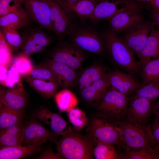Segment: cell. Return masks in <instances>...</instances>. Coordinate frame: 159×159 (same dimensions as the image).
I'll use <instances>...</instances> for the list:
<instances>
[{
    "mask_svg": "<svg viewBox=\"0 0 159 159\" xmlns=\"http://www.w3.org/2000/svg\"><path fill=\"white\" fill-rule=\"evenodd\" d=\"M22 3L31 20L42 29L53 32L49 0H22Z\"/></svg>",
    "mask_w": 159,
    "mask_h": 159,
    "instance_id": "cell-14",
    "label": "cell"
},
{
    "mask_svg": "<svg viewBox=\"0 0 159 159\" xmlns=\"http://www.w3.org/2000/svg\"><path fill=\"white\" fill-rule=\"evenodd\" d=\"M67 36L68 41L86 52L98 55L106 53L102 31L91 22L74 21L69 28Z\"/></svg>",
    "mask_w": 159,
    "mask_h": 159,
    "instance_id": "cell-2",
    "label": "cell"
},
{
    "mask_svg": "<svg viewBox=\"0 0 159 159\" xmlns=\"http://www.w3.org/2000/svg\"><path fill=\"white\" fill-rule=\"evenodd\" d=\"M153 114L154 115V120L159 119V98L157 101Z\"/></svg>",
    "mask_w": 159,
    "mask_h": 159,
    "instance_id": "cell-46",
    "label": "cell"
},
{
    "mask_svg": "<svg viewBox=\"0 0 159 159\" xmlns=\"http://www.w3.org/2000/svg\"><path fill=\"white\" fill-rule=\"evenodd\" d=\"M140 74L142 83L159 79V58L150 60L141 64Z\"/></svg>",
    "mask_w": 159,
    "mask_h": 159,
    "instance_id": "cell-32",
    "label": "cell"
},
{
    "mask_svg": "<svg viewBox=\"0 0 159 159\" xmlns=\"http://www.w3.org/2000/svg\"><path fill=\"white\" fill-rule=\"evenodd\" d=\"M150 126L154 140L159 153V127L153 122L150 125Z\"/></svg>",
    "mask_w": 159,
    "mask_h": 159,
    "instance_id": "cell-42",
    "label": "cell"
},
{
    "mask_svg": "<svg viewBox=\"0 0 159 159\" xmlns=\"http://www.w3.org/2000/svg\"><path fill=\"white\" fill-rule=\"evenodd\" d=\"M67 112L69 121L76 130L80 132L87 125L88 118L84 110L74 107Z\"/></svg>",
    "mask_w": 159,
    "mask_h": 159,
    "instance_id": "cell-34",
    "label": "cell"
},
{
    "mask_svg": "<svg viewBox=\"0 0 159 159\" xmlns=\"http://www.w3.org/2000/svg\"><path fill=\"white\" fill-rule=\"evenodd\" d=\"M50 19L53 32L59 42L63 41L74 16L60 0H49Z\"/></svg>",
    "mask_w": 159,
    "mask_h": 159,
    "instance_id": "cell-8",
    "label": "cell"
},
{
    "mask_svg": "<svg viewBox=\"0 0 159 159\" xmlns=\"http://www.w3.org/2000/svg\"><path fill=\"white\" fill-rule=\"evenodd\" d=\"M110 86L129 97L141 84L134 76L118 70L107 72Z\"/></svg>",
    "mask_w": 159,
    "mask_h": 159,
    "instance_id": "cell-16",
    "label": "cell"
},
{
    "mask_svg": "<svg viewBox=\"0 0 159 159\" xmlns=\"http://www.w3.org/2000/svg\"><path fill=\"white\" fill-rule=\"evenodd\" d=\"M121 159H159V156L146 148H122Z\"/></svg>",
    "mask_w": 159,
    "mask_h": 159,
    "instance_id": "cell-33",
    "label": "cell"
},
{
    "mask_svg": "<svg viewBox=\"0 0 159 159\" xmlns=\"http://www.w3.org/2000/svg\"><path fill=\"white\" fill-rule=\"evenodd\" d=\"M143 8H132L118 13L108 21V28L117 35L122 33L144 19L143 16L141 12Z\"/></svg>",
    "mask_w": 159,
    "mask_h": 159,
    "instance_id": "cell-15",
    "label": "cell"
},
{
    "mask_svg": "<svg viewBox=\"0 0 159 159\" xmlns=\"http://www.w3.org/2000/svg\"><path fill=\"white\" fill-rule=\"evenodd\" d=\"M60 0L74 16L82 21L91 19L96 4L91 0H80L75 2Z\"/></svg>",
    "mask_w": 159,
    "mask_h": 159,
    "instance_id": "cell-24",
    "label": "cell"
},
{
    "mask_svg": "<svg viewBox=\"0 0 159 159\" xmlns=\"http://www.w3.org/2000/svg\"><path fill=\"white\" fill-rule=\"evenodd\" d=\"M102 33L105 52L115 65L134 76L140 73L139 61L120 37L108 28Z\"/></svg>",
    "mask_w": 159,
    "mask_h": 159,
    "instance_id": "cell-1",
    "label": "cell"
},
{
    "mask_svg": "<svg viewBox=\"0 0 159 159\" xmlns=\"http://www.w3.org/2000/svg\"><path fill=\"white\" fill-rule=\"evenodd\" d=\"M156 100L139 97L129 98L124 119L139 125H148L153 114Z\"/></svg>",
    "mask_w": 159,
    "mask_h": 159,
    "instance_id": "cell-10",
    "label": "cell"
},
{
    "mask_svg": "<svg viewBox=\"0 0 159 159\" xmlns=\"http://www.w3.org/2000/svg\"><path fill=\"white\" fill-rule=\"evenodd\" d=\"M110 86L107 72L101 78L80 91L82 99L94 107Z\"/></svg>",
    "mask_w": 159,
    "mask_h": 159,
    "instance_id": "cell-19",
    "label": "cell"
},
{
    "mask_svg": "<svg viewBox=\"0 0 159 159\" xmlns=\"http://www.w3.org/2000/svg\"><path fill=\"white\" fill-rule=\"evenodd\" d=\"M159 29V27H157Z\"/></svg>",
    "mask_w": 159,
    "mask_h": 159,
    "instance_id": "cell-50",
    "label": "cell"
},
{
    "mask_svg": "<svg viewBox=\"0 0 159 159\" xmlns=\"http://www.w3.org/2000/svg\"><path fill=\"white\" fill-rule=\"evenodd\" d=\"M21 76L14 67L9 65L4 86L9 88L23 89Z\"/></svg>",
    "mask_w": 159,
    "mask_h": 159,
    "instance_id": "cell-38",
    "label": "cell"
},
{
    "mask_svg": "<svg viewBox=\"0 0 159 159\" xmlns=\"http://www.w3.org/2000/svg\"><path fill=\"white\" fill-rule=\"evenodd\" d=\"M141 2L132 0H98L91 22L97 24L100 21H108L113 16L121 11L130 9L144 8Z\"/></svg>",
    "mask_w": 159,
    "mask_h": 159,
    "instance_id": "cell-9",
    "label": "cell"
},
{
    "mask_svg": "<svg viewBox=\"0 0 159 159\" xmlns=\"http://www.w3.org/2000/svg\"><path fill=\"white\" fill-rule=\"evenodd\" d=\"M25 125L21 122L0 130V148L22 145Z\"/></svg>",
    "mask_w": 159,
    "mask_h": 159,
    "instance_id": "cell-23",
    "label": "cell"
},
{
    "mask_svg": "<svg viewBox=\"0 0 159 159\" xmlns=\"http://www.w3.org/2000/svg\"><path fill=\"white\" fill-rule=\"evenodd\" d=\"M135 1L139 2H147L150 3L153 0H132Z\"/></svg>",
    "mask_w": 159,
    "mask_h": 159,
    "instance_id": "cell-47",
    "label": "cell"
},
{
    "mask_svg": "<svg viewBox=\"0 0 159 159\" xmlns=\"http://www.w3.org/2000/svg\"><path fill=\"white\" fill-rule=\"evenodd\" d=\"M151 23L144 19L121 33L120 37L134 54L138 56L149 36Z\"/></svg>",
    "mask_w": 159,
    "mask_h": 159,
    "instance_id": "cell-12",
    "label": "cell"
},
{
    "mask_svg": "<svg viewBox=\"0 0 159 159\" xmlns=\"http://www.w3.org/2000/svg\"><path fill=\"white\" fill-rule=\"evenodd\" d=\"M0 100L6 107L16 110L24 109L27 102L24 88L1 89Z\"/></svg>",
    "mask_w": 159,
    "mask_h": 159,
    "instance_id": "cell-20",
    "label": "cell"
},
{
    "mask_svg": "<svg viewBox=\"0 0 159 159\" xmlns=\"http://www.w3.org/2000/svg\"><path fill=\"white\" fill-rule=\"evenodd\" d=\"M141 64L159 58V29L151 25L149 36L143 49L138 56Z\"/></svg>",
    "mask_w": 159,
    "mask_h": 159,
    "instance_id": "cell-21",
    "label": "cell"
},
{
    "mask_svg": "<svg viewBox=\"0 0 159 159\" xmlns=\"http://www.w3.org/2000/svg\"><path fill=\"white\" fill-rule=\"evenodd\" d=\"M151 15L153 22L151 25L159 27V12H152Z\"/></svg>",
    "mask_w": 159,
    "mask_h": 159,
    "instance_id": "cell-45",
    "label": "cell"
},
{
    "mask_svg": "<svg viewBox=\"0 0 159 159\" xmlns=\"http://www.w3.org/2000/svg\"><path fill=\"white\" fill-rule=\"evenodd\" d=\"M37 159H62L63 158L57 153H55L54 151L50 149H48L45 150L39 156L36 158Z\"/></svg>",
    "mask_w": 159,
    "mask_h": 159,
    "instance_id": "cell-41",
    "label": "cell"
},
{
    "mask_svg": "<svg viewBox=\"0 0 159 159\" xmlns=\"http://www.w3.org/2000/svg\"><path fill=\"white\" fill-rule=\"evenodd\" d=\"M54 100L61 112H67L77 105L78 100L75 95L71 91L65 89L56 94Z\"/></svg>",
    "mask_w": 159,
    "mask_h": 159,
    "instance_id": "cell-31",
    "label": "cell"
},
{
    "mask_svg": "<svg viewBox=\"0 0 159 159\" xmlns=\"http://www.w3.org/2000/svg\"><path fill=\"white\" fill-rule=\"evenodd\" d=\"M152 12H159V0H153L149 3Z\"/></svg>",
    "mask_w": 159,
    "mask_h": 159,
    "instance_id": "cell-44",
    "label": "cell"
},
{
    "mask_svg": "<svg viewBox=\"0 0 159 159\" xmlns=\"http://www.w3.org/2000/svg\"><path fill=\"white\" fill-rule=\"evenodd\" d=\"M9 65H0V82L4 86L8 72Z\"/></svg>",
    "mask_w": 159,
    "mask_h": 159,
    "instance_id": "cell-43",
    "label": "cell"
},
{
    "mask_svg": "<svg viewBox=\"0 0 159 159\" xmlns=\"http://www.w3.org/2000/svg\"><path fill=\"white\" fill-rule=\"evenodd\" d=\"M10 64L14 67L22 77L27 76L34 66L29 57L21 52L13 57Z\"/></svg>",
    "mask_w": 159,
    "mask_h": 159,
    "instance_id": "cell-35",
    "label": "cell"
},
{
    "mask_svg": "<svg viewBox=\"0 0 159 159\" xmlns=\"http://www.w3.org/2000/svg\"><path fill=\"white\" fill-rule=\"evenodd\" d=\"M153 122L159 127V119L154 120Z\"/></svg>",
    "mask_w": 159,
    "mask_h": 159,
    "instance_id": "cell-48",
    "label": "cell"
},
{
    "mask_svg": "<svg viewBox=\"0 0 159 159\" xmlns=\"http://www.w3.org/2000/svg\"><path fill=\"white\" fill-rule=\"evenodd\" d=\"M23 77L32 88L44 97L52 98L57 92L59 86L55 82L34 79L28 76Z\"/></svg>",
    "mask_w": 159,
    "mask_h": 159,
    "instance_id": "cell-28",
    "label": "cell"
},
{
    "mask_svg": "<svg viewBox=\"0 0 159 159\" xmlns=\"http://www.w3.org/2000/svg\"><path fill=\"white\" fill-rule=\"evenodd\" d=\"M59 135L49 130L38 122L32 120L25 125L24 135L21 145L39 146L47 141L55 144Z\"/></svg>",
    "mask_w": 159,
    "mask_h": 159,
    "instance_id": "cell-13",
    "label": "cell"
},
{
    "mask_svg": "<svg viewBox=\"0 0 159 159\" xmlns=\"http://www.w3.org/2000/svg\"><path fill=\"white\" fill-rule=\"evenodd\" d=\"M22 5V0H0V17L18 9Z\"/></svg>",
    "mask_w": 159,
    "mask_h": 159,
    "instance_id": "cell-40",
    "label": "cell"
},
{
    "mask_svg": "<svg viewBox=\"0 0 159 159\" xmlns=\"http://www.w3.org/2000/svg\"><path fill=\"white\" fill-rule=\"evenodd\" d=\"M86 52L67 40L59 42L50 52L49 56L56 62L65 64L75 69H80L86 57Z\"/></svg>",
    "mask_w": 159,
    "mask_h": 159,
    "instance_id": "cell-7",
    "label": "cell"
},
{
    "mask_svg": "<svg viewBox=\"0 0 159 159\" xmlns=\"http://www.w3.org/2000/svg\"><path fill=\"white\" fill-rule=\"evenodd\" d=\"M39 146L16 145L0 148V159H21L37 153L40 150Z\"/></svg>",
    "mask_w": 159,
    "mask_h": 159,
    "instance_id": "cell-26",
    "label": "cell"
},
{
    "mask_svg": "<svg viewBox=\"0 0 159 159\" xmlns=\"http://www.w3.org/2000/svg\"><path fill=\"white\" fill-rule=\"evenodd\" d=\"M117 129L120 141L125 147L146 148L159 156L155 142L150 125H139L130 122L125 119L117 121Z\"/></svg>",
    "mask_w": 159,
    "mask_h": 159,
    "instance_id": "cell-5",
    "label": "cell"
},
{
    "mask_svg": "<svg viewBox=\"0 0 159 159\" xmlns=\"http://www.w3.org/2000/svg\"><path fill=\"white\" fill-rule=\"evenodd\" d=\"M36 117L49 126L52 130L62 136L74 128L63 118L60 113L54 112L47 108H42L35 113Z\"/></svg>",
    "mask_w": 159,
    "mask_h": 159,
    "instance_id": "cell-17",
    "label": "cell"
},
{
    "mask_svg": "<svg viewBox=\"0 0 159 159\" xmlns=\"http://www.w3.org/2000/svg\"><path fill=\"white\" fill-rule=\"evenodd\" d=\"M129 100L128 97L110 86L94 107L96 112L118 121L125 117Z\"/></svg>",
    "mask_w": 159,
    "mask_h": 159,
    "instance_id": "cell-6",
    "label": "cell"
},
{
    "mask_svg": "<svg viewBox=\"0 0 159 159\" xmlns=\"http://www.w3.org/2000/svg\"><path fill=\"white\" fill-rule=\"evenodd\" d=\"M26 76L34 79L53 81L58 85L55 76L50 69L44 63L43 65L34 66L29 73Z\"/></svg>",
    "mask_w": 159,
    "mask_h": 159,
    "instance_id": "cell-37",
    "label": "cell"
},
{
    "mask_svg": "<svg viewBox=\"0 0 159 159\" xmlns=\"http://www.w3.org/2000/svg\"><path fill=\"white\" fill-rule=\"evenodd\" d=\"M66 0L69 1H71V2H75L77 1H80V0ZM92 0V1H93L95 2L96 3H97V1L96 0Z\"/></svg>",
    "mask_w": 159,
    "mask_h": 159,
    "instance_id": "cell-49",
    "label": "cell"
},
{
    "mask_svg": "<svg viewBox=\"0 0 159 159\" xmlns=\"http://www.w3.org/2000/svg\"><path fill=\"white\" fill-rule=\"evenodd\" d=\"M13 52L0 31V65H6L10 64L13 57Z\"/></svg>",
    "mask_w": 159,
    "mask_h": 159,
    "instance_id": "cell-39",
    "label": "cell"
},
{
    "mask_svg": "<svg viewBox=\"0 0 159 159\" xmlns=\"http://www.w3.org/2000/svg\"><path fill=\"white\" fill-rule=\"evenodd\" d=\"M18 30L10 28H0L4 37L13 52L21 49L22 39Z\"/></svg>",
    "mask_w": 159,
    "mask_h": 159,
    "instance_id": "cell-36",
    "label": "cell"
},
{
    "mask_svg": "<svg viewBox=\"0 0 159 159\" xmlns=\"http://www.w3.org/2000/svg\"><path fill=\"white\" fill-rule=\"evenodd\" d=\"M117 121L96 112L88 118L85 133L93 143H103L123 147L117 129Z\"/></svg>",
    "mask_w": 159,
    "mask_h": 159,
    "instance_id": "cell-3",
    "label": "cell"
},
{
    "mask_svg": "<svg viewBox=\"0 0 159 159\" xmlns=\"http://www.w3.org/2000/svg\"><path fill=\"white\" fill-rule=\"evenodd\" d=\"M107 70L104 66L98 64H94L82 70L78 75L77 84L80 90L101 78Z\"/></svg>",
    "mask_w": 159,
    "mask_h": 159,
    "instance_id": "cell-25",
    "label": "cell"
},
{
    "mask_svg": "<svg viewBox=\"0 0 159 159\" xmlns=\"http://www.w3.org/2000/svg\"><path fill=\"white\" fill-rule=\"evenodd\" d=\"M96 0L97 1V0Z\"/></svg>",
    "mask_w": 159,
    "mask_h": 159,
    "instance_id": "cell-51",
    "label": "cell"
},
{
    "mask_svg": "<svg viewBox=\"0 0 159 159\" xmlns=\"http://www.w3.org/2000/svg\"><path fill=\"white\" fill-rule=\"evenodd\" d=\"M142 97L151 100L159 98V79L147 83H141L129 98Z\"/></svg>",
    "mask_w": 159,
    "mask_h": 159,
    "instance_id": "cell-30",
    "label": "cell"
},
{
    "mask_svg": "<svg viewBox=\"0 0 159 159\" xmlns=\"http://www.w3.org/2000/svg\"><path fill=\"white\" fill-rule=\"evenodd\" d=\"M119 147L103 143H98L94 146L93 155L95 159H121L122 151Z\"/></svg>",
    "mask_w": 159,
    "mask_h": 159,
    "instance_id": "cell-29",
    "label": "cell"
},
{
    "mask_svg": "<svg viewBox=\"0 0 159 159\" xmlns=\"http://www.w3.org/2000/svg\"><path fill=\"white\" fill-rule=\"evenodd\" d=\"M31 19L22 6L18 9L0 17V27L18 30L30 26Z\"/></svg>",
    "mask_w": 159,
    "mask_h": 159,
    "instance_id": "cell-22",
    "label": "cell"
},
{
    "mask_svg": "<svg viewBox=\"0 0 159 159\" xmlns=\"http://www.w3.org/2000/svg\"><path fill=\"white\" fill-rule=\"evenodd\" d=\"M57 153L63 159H93L94 144L85 134L74 129L61 136L56 143Z\"/></svg>",
    "mask_w": 159,
    "mask_h": 159,
    "instance_id": "cell-4",
    "label": "cell"
},
{
    "mask_svg": "<svg viewBox=\"0 0 159 159\" xmlns=\"http://www.w3.org/2000/svg\"><path fill=\"white\" fill-rule=\"evenodd\" d=\"M25 109L16 110L0 103V130L21 122Z\"/></svg>",
    "mask_w": 159,
    "mask_h": 159,
    "instance_id": "cell-27",
    "label": "cell"
},
{
    "mask_svg": "<svg viewBox=\"0 0 159 159\" xmlns=\"http://www.w3.org/2000/svg\"><path fill=\"white\" fill-rule=\"evenodd\" d=\"M44 64L55 76L59 87L67 88L77 84L78 75L74 69L51 58L47 59Z\"/></svg>",
    "mask_w": 159,
    "mask_h": 159,
    "instance_id": "cell-18",
    "label": "cell"
},
{
    "mask_svg": "<svg viewBox=\"0 0 159 159\" xmlns=\"http://www.w3.org/2000/svg\"><path fill=\"white\" fill-rule=\"evenodd\" d=\"M42 28L26 27L21 32V52L29 57L44 51L53 41L52 37L44 32Z\"/></svg>",
    "mask_w": 159,
    "mask_h": 159,
    "instance_id": "cell-11",
    "label": "cell"
}]
</instances>
